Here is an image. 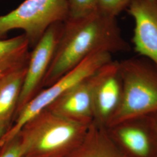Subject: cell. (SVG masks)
<instances>
[{
	"label": "cell",
	"instance_id": "cell-16",
	"mask_svg": "<svg viewBox=\"0 0 157 157\" xmlns=\"http://www.w3.org/2000/svg\"><path fill=\"white\" fill-rule=\"evenodd\" d=\"M23 148L19 135L0 146V157H23Z\"/></svg>",
	"mask_w": 157,
	"mask_h": 157
},
{
	"label": "cell",
	"instance_id": "cell-14",
	"mask_svg": "<svg viewBox=\"0 0 157 157\" xmlns=\"http://www.w3.org/2000/svg\"><path fill=\"white\" fill-rule=\"evenodd\" d=\"M69 17L78 18L98 11L96 0H67Z\"/></svg>",
	"mask_w": 157,
	"mask_h": 157
},
{
	"label": "cell",
	"instance_id": "cell-1",
	"mask_svg": "<svg viewBox=\"0 0 157 157\" xmlns=\"http://www.w3.org/2000/svg\"><path fill=\"white\" fill-rule=\"evenodd\" d=\"M130 50L117 17L98 11L86 17H68L63 22L61 36L41 89L53 84L95 52L104 51L112 54Z\"/></svg>",
	"mask_w": 157,
	"mask_h": 157
},
{
	"label": "cell",
	"instance_id": "cell-13",
	"mask_svg": "<svg viewBox=\"0 0 157 157\" xmlns=\"http://www.w3.org/2000/svg\"><path fill=\"white\" fill-rule=\"evenodd\" d=\"M28 40L24 34L9 39H0V67L28 62Z\"/></svg>",
	"mask_w": 157,
	"mask_h": 157
},
{
	"label": "cell",
	"instance_id": "cell-15",
	"mask_svg": "<svg viewBox=\"0 0 157 157\" xmlns=\"http://www.w3.org/2000/svg\"><path fill=\"white\" fill-rule=\"evenodd\" d=\"M132 0H96L98 11L110 17H117L126 10Z\"/></svg>",
	"mask_w": 157,
	"mask_h": 157
},
{
	"label": "cell",
	"instance_id": "cell-9",
	"mask_svg": "<svg viewBox=\"0 0 157 157\" xmlns=\"http://www.w3.org/2000/svg\"><path fill=\"white\" fill-rule=\"evenodd\" d=\"M126 10L135 21V52L157 67V0H132Z\"/></svg>",
	"mask_w": 157,
	"mask_h": 157
},
{
	"label": "cell",
	"instance_id": "cell-6",
	"mask_svg": "<svg viewBox=\"0 0 157 157\" xmlns=\"http://www.w3.org/2000/svg\"><path fill=\"white\" fill-rule=\"evenodd\" d=\"M63 26V22L52 25L30 52L14 119L29 101L42 90V84L61 36Z\"/></svg>",
	"mask_w": 157,
	"mask_h": 157
},
{
	"label": "cell",
	"instance_id": "cell-4",
	"mask_svg": "<svg viewBox=\"0 0 157 157\" xmlns=\"http://www.w3.org/2000/svg\"><path fill=\"white\" fill-rule=\"evenodd\" d=\"M69 17L67 0H25L15 10L0 16V39L10 31L21 29L33 48L52 25Z\"/></svg>",
	"mask_w": 157,
	"mask_h": 157
},
{
	"label": "cell",
	"instance_id": "cell-2",
	"mask_svg": "<svg viewBox=\"0 0 157 157\" xmlns=\"http://www.w3.org/2000/svg\"><path fill=\"white\" fill-rule=\"evenodd\" d=\"M90 124L45 108L24 124L17 135L21 140L23 157H67L83 140Z\"/></svg>",
	"mask_w": 157,
	"mask_h": 157
},
{
	"label": "cell",
	"instance_id": "cell-10",
	"mask_svg": "<svg viewBox=\"0 0 157 157\" xmlns=\"http://www.w3.org/2000/svg\"><path fill=\"white\" fill-rule=\"evenodd\" d=\"M123 84L119 71V62L112 60L97 85L93 99L94 124L107 128L121 106Z\"/></svg>",
	"mask_w": 157,
	"mask_h": 157
},
{
	"label": "cell",
	"instance_id": "cell-12",
	"mask_svg": "<svg viewBox=\"0 0 157 157\" xmlns=\"http://www.w3.org/2000/svg\"><path fill=\"white\" fill-rule=\"evenodd\" d=\"M67 157H127L112 141L106 128L92 122L83 140Z\"/></svg>",
	"mask_w": 157,
	"mask_h": 157
},
{
	"label": "cell",
	"instance_id": "cell-11",
	"mask_svg": "<svg viewBox=\"0 0 157 157\" xmlns=\"http://www.w3.org/2000/svg\"><path fill=\"white\" fill-rule=\"evenodd\" d=\"M28 64L12 70L0 78V134L2 137L13 123Z\"/></svg>",
	"mask_w": 157,
	"mask_h": 157
},
{
	"label": "cell",
	"instance_id": "cell-8",
	"mask_svg": "<svg viewBox=\"0 0 157 157\" xmlns=\"http://www.w3.org/2000/svg\"><path fill=\"white\" fill-rule=\"evenodd\" d=\"M107 129L125 156L157 157V139L146 117L128 119Z\"/></svg>",
	"mask_w": 157,
	"mask_h": 157
},
{
	"label": "cell",
	"instance_id": "cell-18",
	"mask_svg": "<svg viewBox=\"0 0 157 157\" xmlns=\"http://www.w3.org/2000/svg\"><path fill=\"white\" fill-rule=\"evenodd\" d=\"M28 62L26 63H23L21 65H15V66H10V67H0V78H2L4 75H5L6 73H8L9 72L11 71L12 70H14L17 68L22 67L23 65H25L28 64Z\"/></svg>",
	"mask_w": 157,
	"mask_h": 157
},
{
	"label": "cell",
	"instance_id": "cell-5",
	"mask_svg": "<svg viewBox=\"0 0 157 157\" xmlns=\"http://www.w3.org/2000/svg\"><path fill=\"white\" fill-rule=\"evenodd\" d=\"M112 61L111 53L104 51L95 52L53 84L41 90L17 115L10 128L1 138L0 146L14 138L28 121L48 107L73 85L88 78Z\"/></svg>",
	"mask_w": 157,
	"mask_h": 157
},
{
	"label": "cell",
	"instance_id": "cell-19",
	"mask_svg": "<svg viewBox=\"0 0 157 157\" xmlns=\"http://www.w3.org/2000/svg\"><path fill=\"white\" fill-rule=\"evenodd\" d=\"M1 137H2V135L0 134V139H1Z\"/></svg>",
	"mask_w": 157,
	"mask_h": 157
},
{
	"label": "cell",
	"instance_id": "cell-17",
	"mask_svg": "<svg viewBox=\"0 0 157 157\" xmlns=\"http://www.w3.org/2000/svg\"><path fill=\"white\" fill-rule=\"evenodd\" d=\"M155 136L157 141V113L146 117Z\"/></svg>",
	"mask_w": 157,
	"mask_h": 157
},
{
	"label": "cell",
	"instance_id": "cell-7",
	"mask_svg": "<svg viewBox=\"0 0 157 157\" xmlns=\"http://www.w3.org/2000/svg\"><path fill=\"white\" fill-rule=\"evenodd\" d=\"M108 63L88 78L73 85L46 108L73 121L91 124L94 93L105 74Z\"/></svg>",
	"mask_w": 157,
	"mask_h": 157
},
{
	"label": "cell",
	"instance_id": "cell-3",
	"mask_svg": "<svg viewBox=\"0 0 157 157\" xmlns=\"http://www.w3.org/2000/svg\"><path fill=\"white\" fill-rule=\"evenodd\" d=\"M123 84L121 106L107 128L124 121L157 113V67L144 58L119 62Z\"/></svg>",
	"mask_w": 157,
	"mask_h": 157
}]
</instances>
